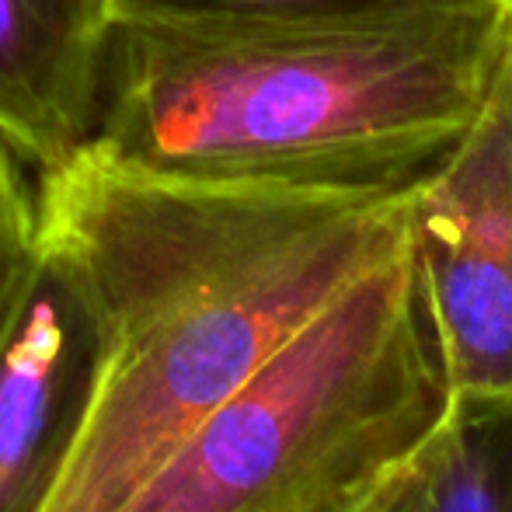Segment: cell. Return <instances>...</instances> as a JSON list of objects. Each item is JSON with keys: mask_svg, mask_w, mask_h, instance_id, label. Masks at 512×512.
Wrapping results in <instances>:
<instances>
[{"mask_svg": "<svg viewBox=\"0 0 512 512\" xmlns=\"http://www.w3.org/2000/svg\"><path fill=\"white\" fill-rule=\"evenodd\" d=\"M115 0H0V136L53 171L88 143Z\"/></svg>", "mask_w": 512, "mask_h": 512, "instance_id": "6", "label": "cell"}, {"mask_svg": "<svg viewBox=\"0 0 512 512\" xmlns=\"http://www.w3.org/2000/svg\"><path fill=\"white\" fill-rule=\"evenodd\" d=\"M95 359L88 310L42 255L0 349V512H46L95 387Z\"/></svg>", "mask_w": 512, "mask_h": 512, "instance_id": "5", "label": "cell"}, {"mask_svg": "<svg viewBox=\"0 0 512 512\" xmlns=\"http://www.w3.org/2000/svg\"><path fill=\"white\" fill-rule=\"evenodd\" d=\"M408 244L460 401H512V60L450 154L411 189Z\"/></svg>", "mask_w": 512, "mask_h": 512, "instance_id": "4", "label": "cell"}, {"mask_svg": "<svg viewBox=\"0 0 512 512\" xmlns=\"http://www.w3.org/2000/svg\"><path fill=\"white\" fill-rule=\"evenodd\" d=\"M432 439V436H429ZM429 439L408 457L387 464L384 471L328 495L304 512H422L425 474H429Z\"/></svg>", "mask_w": 512, "mask_h": 512, "instance_id": "9", "label": "cell"}, {"mask_svg": "<svg viewBox=\"0 0 512 512\" xmlns=\"http://www.w3.org/2000/svg\"><path fill=\"white\" fill-rule=\"evenodd\" d=\"M411 189L185 182L84 150L39 171V248L98 345L46 512L126 509L209 411L405 248Z\"/></svg>", "mask_w": 512, "mask_h": 512, "instance_id": "1", "label": "cell"}, {"mask_svg": "<svg viewBox=\"0 0 512 512\" xmlns=\"http://www.w3.org/2000/svg\"><path fill=\"white\" fill-rule=\"evenodd\" d=\"M28 164L0 136V349L18 321L35 283L39 251V206Z\"/></svg>", "mask_w": 512, "mask_h": 512, "instance_id": "8", "label": "cell"}, {"mask_svg": "<svg viewBox=\"0 0 512 512\" xmlns=\"http://www.w3.org/2000/svg\"><path fill=\"white\" fill-rule=\"evenodd\" d=\"M502 49V0L115 14L84 154L185 182L411 189L471 126Z\"/></svg>", "mask_w": 512, "mask_h": 512, "instance_id": "2", "label": "cell"}, {"mask_svg": "<svg viewBox=\"0 0 512 512\" xmlns=\"http://www.w3.org/2000/svg\"><path fill=\"white\" fill-rule=\"evenodd\" d=\"M411 0H115V14H213V18H290L394 7Z\"/></svg>", "mask_w": 512, "mask_h": 512, "instance_id": "10", "label": "cell"}, {"mask_svg": "<svg viewBox=\"0 0 512 512\" xmlns=\"http://www.w3.org/2000/svg\"><path fill=\"white\" fill-rule=\"evenodd\" d=\"M450 405L405 244L209 411L122 512H304L418 450Z\"/></svg>", "mask_w": 512, "mask_h": 512, "instance_id": "3", "label": "cell"}, {"mask_svg": "<svg viewBox=\"0 0 512 512\" xmlns=\"http://www.w3.org/2000/svg\"><path fill=\"white\" fill-rule=\"evenodd\" d=\"M422 512H512V401L453 398L429 439Z\"/></svg>", "mask_w": 512, "mask_h": 512, "instance_id": "7", "label": "cell"}, {"mask_svg": "<svg viewBox=\"0 0 512 512\" xmlns=\"http://www.w3.org/2000/svg\"><path fill=\"white\" fill-rule=\"evenodd\" d=\"M502 14H506V49L512 60V0H502Z\"/></svg>", "mask_w": 512, "mask_h": 512, "instance_id": "11", "label": "cell"}]
</instances>
